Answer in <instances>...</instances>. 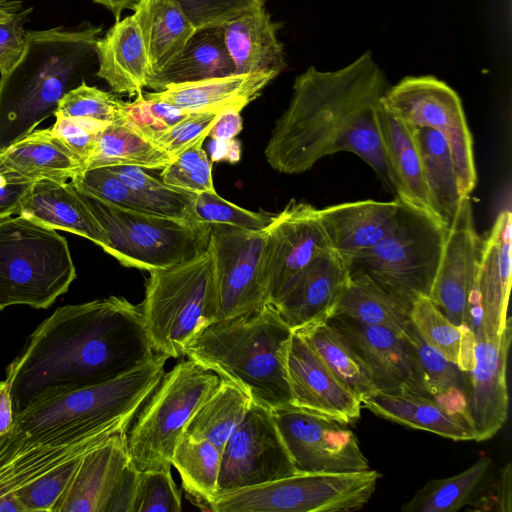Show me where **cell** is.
<instances>
[{"instance_id": "obj_15", "label": "cell", "mask_w": 512, "mask_h": 512, "mask_svg": "<svg viewBox=\"0 0 512 512\" xmlns=\"http://www.w3.org/2000/svg\"><path fill=\"white\" fill-rule=\"evenodd\" d=\"M294 474L272 411L252 401L221 451L217 496Z\"/></svg>"}, {"instance_id": "obj_27", "label": "cell", "mask_w": 512, "mask_h": 512, "mask_svg": "<svg viewBox=\"0 0 512 512\" xmlns=\"http://www.w3.org/2000/svg\"><path fill=\"white\" fill-rule=\"evenodd\" d=\"M403 338L419 394L463 417L472 426L466 372L428 345L412 323Z\"/></svg>"}, {"instance_id": "obj_23", "label": "cell", "mask_w": 512, "mask_h": 512, "mask_svg": "<svg viewBox=\"0 0 512 512\" xmlns=\"http://www.w3.org/2000/svg\"><path fill=\"white\" fill-rule=\"evenodd\" d=\"M511 224V211L504 209L487 236L481 239L476 283L488 337H499L511 322L507 314L511 286Z\"/></svg>"}, {"instance_id": "obj_49", "label": "cell", "mask_w": 512, "mask_h": 512, "mask_svg": "<svg viewBox=\"0 0 512 512\" xmlns=\"http://www.w3.org/2000/svg\"><path fill=\"white\" fill-rule=\"evenodd\" d=\"M71 183L77 189L103 201L135 211L148 212L144 203L109 167L85 169L72 179Z\"/></svg>"}, {"instance_id": "obj_20", "label": "cell", "mask_w": 512, "mask_h": 512, "mask_svg": "<svg viewBox=\"0 0 512 512\" xmlns=\"http://www.w3.org/2000/svg\"><path fill=\"white\" fill-rule=\"evenodd\" d=\"M349 278L346 262L329 248L310 262L273 306L292 330L325 321L332 315Z\"/></svg>"}, {"instance_id": "obj_41", "label": "cell", "mask_w": 512, "mask_h": 512, "mask_svg": "<svg viewBox=\"0 0 512 512\" xmlns=\"http://www.w3.org/2000/svg\"><path fill=\"white\" fill-rule=\"evenodd\" d=\"M221 451L207 441H193L182 436L171 458L182 486L202 510L211 511L217 497Z\"/></svg>"}, {"instance_id": "obj_60", "label": "cell", "mask_w": 512, "mask_h": 512, "mask_svg": "<svg viewBox=\"0 0 512 512\" xmlns=\"http://www.w3.org/2000/svg\"><path fill=\"white\" fill-rule=\"evenodd\" d=\"M112 12L116 21L120 19L123 10L131 8L137 0H92Z\"/></svg>"}, {"instance_id": "obj_18", "label": "cell", "mask_w": 512, "mask_h": 512, "mask_svg": "<svg viewBox=\"0 0 512 512\" xmlns=\"http://www.w3.org/2000/svg\"><path fill=\"white\" fill-rule=\"evenodd\" d=\"M512 340L511 322L499 337L476 338L474 365L466 372L469 413L474 441L492 438L508 415L507 363Z\"/></svg>"}, {"instance_id": "obj_40", "label": "cell", "mask_w": 512, "mask_h": 512, "mask_svg": "<svg viewBox=\"0 0 512 512\" xmlns=\"http://www.w3.org/2000/svg\"><path fill=\"white\" fill-rule=\"evenodd\" d=\"M411 322L428 345L461 370H471L476 338L467 326L451 323L428 296H421L412 303Z\"/></svg>"}, {"instance_id": "obj_2", "label": "cell", "mask_w": 512, "mask_h": 512, "mask_svg": "<svg viewBox=\"0 0 512 512\" xmlns=\"http://www.w3.org/2000/svg\"><path fill=\"white\" fill-rule=\"evenodd\" d=\"M386 90L370 51L336 71L310 66L295 78L289 105L264 150L266 161L280 173L299 174L326 156L350 152L393 191L377 121Z\"/></svg>"}, {"instance_id": "obj_42", "label": "cell", "mask_w": 512, "mask_h": 512, "mask_svg": "<svg viewBox=\"0 0 512 512\" xmlns=\"http://www.w3.org/2000/svg\"><path fill=\"white\" fill-rule=\"evenodd\" d=\"M491 465L482 457L466 470L447 478L431 479L401 507L403 512H456L471 503Z\"/></svg>"}, {"instance_id": "obj_57", "label": "cell", "mask_w": 512, "mask_h": 512, "mask_svg": "<svg viewBox=\"0 0 512 512\" xmlns=\"http://www.w3.org/2000/svg\"><path fill=\"white\" fill-rule=\"evenodd\" d=\"M242 130L240 110L227 108L220 114L209 131L208 137L213 141H229L234 139Z\"/></svg>"}, {"instance_id": "obj_26", "label": "cell", "mask_w": 512, "mask_h": 512, "mask_svg": "<svg viewBox=\"0 0 512 512\" xmlns=\"http://www.w3.org/2000/svg\"><path fill=\"white\" fill-rule=\"evenodd\" d=\"M97 76L111 90L129 96L142 93L151 76L147 52L132 15L119 19L97 40Z\"/></svg>"}, {"instance_id": "obj_31", "label": "cell", "mask_w": 512, "mask_h": 512, "mask_svg": "<svg viewBox=\"0 0 512 512\" xmlns=\"http://www.w3.org/2000/svg\"><path fill=\"white\" fill-rule=\"evenodd\" d=\"M83 170L81 162L51 129L34 130L0 153V173L25 181L67 182Z\"/></svg>"}, {"instance_id": "obj_5", "label": "cell", "mask_w": 512, "mask_h": 512, "mask_svg": "<svg viewBox=\"0 0 512 512\" xmlns=\"http://www.w3.org/2000/svg\"><path fill=\"white\" fill-rule=\"evenodd\" d=\"M168 357L150 361L106 382L38 397L14 413L8 436H30L67 426L129 429L165 374Z\"/></svg>"}, {"instance_id": "obj_34", "label": "cell", "mask_w": 512, "mask_h": 512, "mask_svg": "<svg viewBox=\"0 0 512 512\" xmlns=\"http://www.w3.org/2000/svg\"><path fill=\"white\" fill-rule=\"evenodd\" d=\"M131 8L151 75L156 74L179 54L195 29L175 0H137Z\"/></svg>"}, {"instance_id": "obj_30", "label": "cell", "mask_w": 512, "mask_h": 512, "mask_svg": "<svg viewBox=\"0 0 512 512\" xmlns=\"http://www.w3.org/2000/svg\"><path fill=\"white\" fill-rule=\"evenodd\" d=\"M377 121L397 199L435 217L413 128L394 117L383 105L382 100L377 112Z\"/></svg>"}, {"instance_id": "obj_37", "label": "cell", "mask_w": 512, "mask_h": 512, "mask_svg": "<svg viewBox=\"0 0 512 512\" xmlns=\"http://www.w3.org/2000/svg\"><path fill=\"white\" fill-rule=\"evenodd\" d=\"M294 331L306 340L329 370L360 401L378 391L367 366L346 337L327 320Z\"/></svg>"}, {"instance_id": "obj_7", "label": "cell", "mask_w": 512, "mask_h": 512, "mask_svg": "<svg viewBox=\"0 0 512 512\" xmlns=\"http://www.w3.org/2000/svg\"><path fill=\"white\" fill-rule=\"evenodd\" d=\"M75 278L67 240L55 229L22 215L0 219V311L46 309Z\"/></svg>"}, {"instance_id": "obj_48", "label": "cell", "mask_w": 512, "mask_h": 512, "mask_svg": "<svg viewBox=\"0 0 512 512\" xmlns=\"http://www.w3.org/2000/svg\"><path fill=\"white\" fill-rule=\"evenodd\" d=\"M181 495L171 467L140 472L134 512H179Z\"/></svg>"}, {"instance_id": "obj_47", "label": "cell", "mask_w": 512, "mask_h": 512, "mask_svg": "<svg viewBox=\"0 0 512 512\" xmlns=\"http://www.w3.org/2000/svg\"><path fill=\"white\" fill-rule=\"evenodd\" d=\"M83 456L61 464L19 490L14 498L19 502L22 512H54Z\"/></svg>"}, {"instance_id": "obj_19", "label": "cell", "mask_w": 512, "mask_h": 512, "mask_svg": "<svg viewBox=\"0 0 512 512\" xmlns=\"http://www.w3.org/2000/svg\"><path fill=\"white\" fill-rule=\"evenodd\" d=\"M292 405L346 424L360 418L361 401L293 330L286 356Z\"/></svg>"}, {"instance_id": "obj_55", "label": "cell", "mask_w": 512, "mask_h": 512, "mask_svg": "<svg viewBox=\"0 0 512 512\" xmlns=\"http://www.w3.org/2000/svg\"><path fill=\"white\" fill-rule=\"evenodd\" d=\"M32 183L0 174V219L19 215L22 201Z\"/></svg>"}, {"instance_id": "obj_33", "label": "cell", "mask_w": 512, "mask_h": 512, "mask_svg": "<svg viewBox=\"0 0 512 512\" xmlns=\"http://www.w3.org/2000/svg\"><path fill=\"white\" fill-rule=\"evenodd\" d=\"M221 26L195 30L183 49L162 70L150 76L147 87L162 91L177 84L235 75Z\"/></svg>"}, {"instance_id": "obj_16", "label": "cell", "mask_w": 512, "mask_h": 512, "mask_svg": "<svg viewBox=\"0 0 512 512\" xmlns=\"http://www.w3.org/2000/svg\"><path fill=\"white\" fill-rule=\"evenodd\" d=\"M263 279L267 302L275 305L295 278L330 248L318 209L291 199L266 226Z\"/></svg>"}, {"instance_id": "obj_62", "label": "cell", "mask_w": 512, "mask_h": 512, "mask_svg": "<svg viewBox=\"0 0 512 512\" xmlns=\"http://www.w3.org/2000/svg\"><path fill=\"white\" fill-rule=\"evenodd\" d=\"M1 174V173H0Z\"/></svg>"}, {"instance_id": "obj_52", "label": "cell", "mask_w": 512, "mask_h": 512, "mask_svg": "<svg viewBox=\"0 0 512 512\" xmlns=\"http://www.w3.org/2000/svg\"><path fill=\"white\" fill-rule=\"evenodd\" d=\"M51 132L86 168L93 152L99 132L108 124L87 118L54 115Z\"/></svg>"}, {"instance_id": "obj_6", "label": "cell", "mask_w": 512, "mask_h": 512, "mask_svg": "<svg viewBox=\"0 0 512 512\" xmlns=\"http://www.w3.org/2000/svg\"><path fill=\"white\" fill-rule=\"evenodd\" d=\"M149 274L140 308L151 347L168 358L182 357L185 345L218 321L213 258L206 247L189 261Z\"/></svg>"}, {"instance_id": "obj_13", "label": "cell", "mask_w": 512, "mask_h": 512, "mask_svg": "<svg viewBox=\"0 0 512 512\" xmlns=\"http://www.w3.org/2000/svg\"><path fill=\"white\" fill-rule=\"evenodd\" d=\"M271 411L296 473L370 469L348 424L292 404Z\"/></svg>"}, {"instance_id": "obj_54", "label": "cell", "mask_w": 512, "mask_h": 512, "mask_svg": "<svg viewBox=\"0 0 512 512\" xmlns=\"http://www.w3.org/2000/svg\"><path fill=\"white\" fill-rule=\"evenodd\" d=\"M139 475L140 471L131 461L123 471L107 512H134Z\"/></svg>"}, {"instance_id": "obj_21", "label": "cell", "mask_w": 512, "mask_h": 512, "mask_svg": "<svg viewBox=\"0 0 512 512\" xmlns=\"http://www.w3.org/2000/svg\"><path fill=\"white\" fill-rule=\"evenodd\" d=\"M327 321L349 341L369 369L378 391L419 394L403 335L342 315Z\"/></svg>"}, {"instance_id": "obj_10", "label": "cell", "mask_w": 512, "mask_h": 512, "mask_svg": "<svg viewBox=\"0 0 512 512\" xmlns=\"http://www.w3.org/2000/svg\"><path fill=\"white\" fill-rule=\"evenodd\" d=\"M219 382L217 374L191 359L165 372L128 434L129 455L140 472L171 467L186 425Z\"/></svg>"}, {"instance_id": "obj_32", "label": "cell", "mask_w": 512, "mask_h": 512, "mask_svg": "<svg viewBox=\"0 0 512 512\" xmlns=\"http://www.w3.org/2000/svg\"><path fill=\"white\" fill-rule=\"evenodd\" d=\"M379 417L454 441L475 440L472 426L433 400L409 392L377 391L361 401Z\"/></svg>"}, {"instance_id": "obj_9", "label": "cell", "mask_w": 512, "mask_h": 512, "mask_svg": "<svg viewBox=\"0 0 512 512\" xmlns=\"http://www.w3.org/2000/svg\"><path fill=\"white\" fill-rule=\"evenodd\" d=\"M77 191L108 236L104 251L125 267L166 269L195 258L208 245L209 223L135 211Z\"/></svg>"}, {"instance_id": "obj_56", "label": "cell", "mask_w": 512, "mask_h": 512, "mask_svg": "<svg viewBox=\"0 0 512 512\" xmlns=\"http://www.w3.org/2000/svg\"><path fill=\"white\" fill-rule=\"evenodd\" d=\"M487 503L492 505L491 509L497 511L510 512L512 510V469L510 463L500 469L491 496L477 501L475 505L486 506Z\"/></svg>"}, {"instance_id": "obj_59", "label": "cell", "mask_w": 512, "mask_h": 512, "mask_svg": "<svg viewBox=\"0 0 512 512\" xmlns=\"http://www.w3.org/2000/svg\"><path fill=\"white\" fill-rule=\"evenodd\" d=\"M212 160H228L237 162L240 158V146L234 139L229 141H213Z\"/></svg>"}, {"instance_id": "obj_50", "label": "cell", "mask_w": 512, "mask_h": 512, "mask_svg": "<svg viewBox=\"0 0 512 512\" xmlns=\"http://www.w3.org/2000/svg\"><path fill=\"white\" fill-rule=\"evenodd\" d=\"M219 114L220 111L187 113L178 122L153 133L148 139L176 157L197 142L205 140Z\"/></svg>"}, {"instance_id": "obj_36", "label": "cell", "mask_w": 512, "mask_h": 512, "mask_svg": "<svg viewBox=\"0 0 512 512\" xmlns=\"http://www.w3.org/2000/svg\"><path fill=\"white\" fill-rule=\"evenodd\" d=\"M332 315L381 326L403 335L411 322V306L364 274L350 276ZM331 315V316H332Z\"/></svg>"}, {"instance_id": "obj_25", "label": "cell", "mask_w": 512, "mask_h": 512, "mask_svg": "<svg viewBox=\"0 0 512 512\" xmlns=\"http://www.w3.org/2000/svg\"><path fill=\"white\" fill-rule=\"evenodd\" d=\"M19 215L52 229L82 236L103 250L108 247L106 232L71 181L41 179L33 182L22 201Z\"/></svg>"}, {"instance_id": "obj_53", "label": "cell", "mask_w": 512, "mask_h": 512, "mask_svg": "<svg viewBox=\"0 0 512 512\" xmlns=\"http://www.w3.org/2000/svg\"><path fill=\"white\" fill-rule=\"evenodd\" d=\"M32 8L22 9L10 19L0 22V76L10 72L21 60L27 46L24 23Z\"/></svg>"}, {"instance_id": "obj_35", "label": "cell", "mask_w": 512, "mask_h": 512, "mask_svg": "<svg viewBox=\"0 0 512 512\" xmlns=\"http://www.w3.org/2000/svg\"><path fill=\"white\" fill-rule=\"evenodd\" d=\"M413 132L433 214L448 229L462 199L449 144L432 128L415 127Z\"/></svg>"}, {"instance_id": "obj_17", "label": "cell", "mask_w": 512, "mask_h": 512, "mask_svg": "<svg viewBox=\"0 0 512 512\" xmlns=\"http://www.w3.org/2000/svg\"><path fill=\"white\" fill-rule=\"evenodd\" d=\"M481 238L474 226L470 196L462 197L447 229L438 269L429 293L451 323L465 326L468 298L478 269Z\"/></svg>"}, {"instance_id": "obj_8", "label": "cell", "mask_w": 512, "mask_h": 512, "mask_svg": "<svg viewBox=\"0 0 512 512\" xmlns=\"http://www.w3.org/2000/svg\"><path fill=\"white\" fill-rule=\"evenodd\" d=\"M447 228L432 215L400 201L385 236L347 264L349 275L364 274L412 306L429 296L441 259Z\"/></svg>"}, {"instance_id": "obj_1", "label": "cell", "mask_w": 512, "mask_h": 512, "mask_svg": "<svg viewBox=\"0 0 512 512\" xmlns=\"http://www.w3.org/2000/svg\"><path fill=\"white\" fill-rule=\"evenodd\" d=\"M154 356L140 305L109 296L59 307L6 368L14 413L38 397L114 379Z\"/></svg>"}, {"instance_id": "obj_12", "label": "cell", "mask_w": 512, "mask_h": 512, "mask_svg": "<svg viewBox=\"0 0 512 512\" xmlns=\"http://www.w3.org/2000/svg\"><path fill=\"white\" fill-rule=\"evenodd\" d=\"M382 103L407 126L429 127L445 137L460 193L470 196L477 182L473 141L456 91L434 76H408L386 90Z\"/></svg>"}, {"instance_id": "obj_24", "label": "cell", "mask_w": 512, "mask_h": 512, "mask_svg": "<svg viewBox=\"0 0 512 512\" xmlns=\"http://www.w3.org/2000/svg\"><path fill=\"white\" fill-rule=\"evenodd\" d=\"M400 200H363L318 209L330 248L348 262L378 243L394 223Z\"/></svg>"}, {"instance_id": "obj_39", "label": "cell", "mask_w": 512, "mask_h": 512, "mask_svg": "<svg viewBox=\"0 0 512 512\" xmlns=\"http://www.w3.org/2000/svg\"><path fill=\"white\" fill-rule=\"evenodd\" d=\"M174 158L126 121H119L99 132L85 169L119 165L163 169Z\"/></svg>"}, {"instance_id": "obj_46", "label": "cell", "mask_w": 512, "mask_h": 512, "mask_svg": "<svg viewBox=\"0 0 512 512\" xmlns=\"http://www.w3.org/2000/svg\"><path fill=\"white\" fill-rule=\"evenodd\" d=\"M194 214L198 221L211 225L226 224L250 230L264 229L275 216L241 208L220 197L216 191L196 194Z\"/></svg>"}, {"instance_id": "obj_14", "label": "cell", "mask_w": 512, "mask_h": 512, "mask_svg": "<svg viewBox=\"0 0 512 512\" xmlns=\"http://www.w3.org/2000/svg\"><path fill=\"white\" fill-rule=\"evenodd\" d=\"M265 228L211 225L207 249L215 268L218 320L251 314L268 303L263 279Z\"/></svg>"}, {"instance_id": "obj_3", "label": "cell", "mask_w": 512, "mask_h": 512, "mask_svg": "<svg viewBox=\"0 0 512 512\" xmlns=\"http://www.w3.org/2000/svg\"><path fill=\"white\" fill-rule=\"evenodd\" d=\"M101 26L27 31L18 64L0 76V153L54 115L62 97L84 81Z\"/></svg>"}, {"instance_id": "obj_22", "label": "cell", "mask_w": 512, "mask_h": 512, "mask_svg": "<svg viewBox=\"0 0 512 512\" xmlns=\"http://www.w3.org/2000/svg\"><path fill=\"white\" fill-rule=\"evenodd\" d=\"M130 462L128 432H120L93 448L80 459L54 512H107Z\"/></svg>"}, {"instance_id": "obj_43", "label": "cell", "mask_w": 512, "mask_h": 512, "mask_svg": "<svg viewBox=\"0 0 512 512\" xmlns=\"http://www.w3.org/2000/svg\"><path fill=\"white\" fill-rule=\"evenodd\" d=\"M109 168L144 203L149 213L183 220H197L194 214L197 193L169 186L140 167L119 165Z\"/></svg>"}, {"instance_id": "obj_4", "label": "cell", "mask_w": 512, "mask_h": 512, "mask_svg": "<svg viewBox=\"0 0 512 512\" xmlns=\"http://www.w3.org/2000/svg\"><path fill=\"white\" fill-rule=\"evenodd\" d=\"M292 333L267 303L251 314L209 324L185 345L183 356L273 410L292 403L286 374Z\"/></svg>"}, {"instance_id": "obj_28", "label": "cell", "mask_w": 512, "mask_h": 512, "mask_svg": "<svg viewBox=\"0 0 512 512\" xmlns=\"http://www.w3.org/2000/svg\"><path fill=\"white\" fill-rule=\"evenodd\" d=\"M278 27L264 7L221 26L236 74L272 73L277 76L285 68L283 45L277 38Z\"/></svg>"}, {"instance_id": "obj_11", "label": "cell", "mask_w": 512, "mask_h": 512, "mask_svg": "<svg viewBox=\"0 0 512 512\" xmlns=\"http://www.w3.org/2000/svg\"><path fill=\"white\" fill-rule=\"evenodd\" d=\"M376 470L348 473H297L222 494L213 512H351L360 510L376 490Z\"/></svg>"}, {"instance_id": "obj_51", "label": "cell", "mask_w": 512, "mask_h": 512, "mask_svg": "<svg viewBox=\"0 0 512 512\" xmlns=\"http://www.w3.org/2000/svg\"><path fill=\"white\" fill-rule=\"evenodd\" d=\"M195 30L222 26L251 10L264 7V0H175Z\"/></svg>"}, {"instance_id": "obj_38", "label": "cell", "mask_w": 512, "mask_h": 512, "mask_svg": "<svg viewBox=\"0 0 512 512\" xmlns=\"http://www.w3.org/2000/svg\"><path fill=\"white\" fill-rule=\"evenodd\" d=\"M251 403L252 399L238 386L220 378L218 385L189 420L183 437L193 441H207L222 451Z\"/></svg>"}, {"instance_id": "obj_61", "label": "cell", "mask_w": 512, "mask_h": 512, "mask_svg": "<svg viewBox=\"0 0 512 512\" xmlns=\"http://www.w3.org/2000/svg\"><path fill=\"white\" fill-rule=\"evenodd\" d=\"M22 8V3L17 0H0V22L10 19Z\"/></svg>"}, {"instance_id": "obj_44", "label": "cell", "mask_w": 512, "mask_h": 512, "mask_svg": "<svg viewBox=\"0 0 512 512\" xmlns=\"http://www.w3.org/2000/svg\"><path fill=\"white\" fill-rule=\"evenodd\" d=\"M55 114L110 124L126 120V102L113 93L89 86L83 81L62 97Z\"/></svg>"}, {"instance_id": "obj_29", "label": "cell", "mask_w": 512, "mask_h": 512, "mask_svg": "<svg viewBox=\"0 0 512 512\" xmlns=\"http://www.w3.org/2000/svg\"><path fill=\"white\" fill-rule=\"evenodd\" d=\"M276 75L248 73L208 80L171 85L162 91L144 95L169 103L182 113L221 111L227 108L242 110L254 100Z\"/></svg>"}, {"instance_id": "obj_45", "label": "cell", "mask_w": 512, "mask_h": 512, "mask_svg": "<svg viewBox=\"0 0 512 512\" xmlns=\"http://www.w3.org/2000/svg\"><path fill=\"white\" fill-rule=\"evenodd\" d=\"M201 140L177 155L162 169L160 179L167 185L189 192H215L212 164Z\"/></svg>"}, {"instance_id": "obj_58", "label": "cell", "mask_w": 512, "mask_h": 512, "mask_svg": "<svg viewBox=\"0 0 512 512\" xmlns=\"http://www.w3.org/2000/svg\"><path fill=\"white\" fill-rule=\"evenodd\" d=\"M14 421L13 402L10 388L5 380L0 381V437L7 434Z\"/></svg>"}]
</instances>
